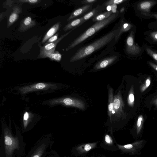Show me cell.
<instances>
[{"instance_id":"obj_1","label":"cell","mask_w":157,"mask_h":157,"mask_svg":"<svg viewBox=\"0 0 157 157\" xmlns=\"http://www.w3.org/2000/svg\"><path fill=\"white\" fill-rule=\"evenodd\" d=\"M25 144L20 133L13 136L10 130L5 128L0 139V157H23Z\"/></svg>"},{"instance_id":"obj_2","label":"cell","mask_w":157,"mask_h":157,"mask_svg":"<svg viewBox=\"0 0 157 157\" xmlns=\"http://www.w3.org/2000/svg\"><path fill=\"white\" fill-rule=\"evenodd\" d=\"M119 31V29L113 30L92 43L80 48L71 57L70 62L82 59L105 46L115 37Z\"/></svg>"},{"instance_id":"obj_3","label":"cell","mask_w":157,"mask_h":157,"mask_svg":"<svg viewBox=\"0 0 157 157\" xmlns=\"http://www.w3.org/2000/svg\"><path fill=\"white\" fill-rule=\"evenodd\" d=\"M118 14L119 12L117 11L116 13L112 14L108 18L96 22L72 42L66 48V51H67L75 47L89 37L93 35L97 31L111 23L117 18Z\"/></svg>"},{"instance_id":"obj_4","label":"cell","mask_w":157,"mask_h":157,"mask_svg":"<svg viewBox=\"0 0 157 157\" xmlns=\"http://www.w3.org/2000/svg\"><path fill=\"white\" fill-rule=\"evenodd\" d=\"M53 142L51 135L41 138L25 157H44L52 150Z\"/></svg>"},{"instance_id":"obj_5","label":"cell","mask_w":157,"mask_h":157,"mask_svg":"<svg viewBox=\"0 0 157 157\" xmlns=\"http://www.w3.org/2000/svg\"><path fill=\"white\" fill-rule=\"evenodd\" d=\"M76 28H74L67 33L62 35L57 40L54 42L47 44H44L43 46L39 45L40 53L38 56V57L40 58L47 57L48 55L55 51L58 44Z\"/></svg>"},{"instance_id":"obj_6","label":"cell","mask_w":157,"mask_h":157,"mask_svg":"<svg viewBox=\"0 0 157 157\" xmlns=\"http://www.w3.org/2000/svg\"><path fill=\"white\" fill-rule=\"evenodd\" d=\"M51 105L61 104L66 106H72L84 110L85 104L82 101L70 98H64L52 100L50 101Z\"/></svg>"},{"instance_id":"obj_7","label":"cell","mask_w":157,"mask_h":157,"mask_svg":"<svg viewBox=\"0 0 157 157\" xmlns=\"http://www.w3.org/2000/svg\"><path fill=\"white\" fill-rule=\"evenodd\" d=\"M145 140H139L132 144L121 145H117L119 148L123 152L132 155L137 154L144 147Z\"/></svg>"},{"instance_id":"obj_8","label":"cell","mask_w":157,"mask_h":157,"mask_svg":"<svg viewBox=\"0 0 157 157\" xmlns=\"http://www.w3.org/2000/svg\"><path fill=\"white\" fill-rule=\"evenodd\" d=\"M134 32L131 30L126 39V50L128 54L136 55L140 54L142 50L141 48L136 44L134 39Z\"/></svg>"},{"instance_id":"obj_9","label":"cell","mask_w":157,"mask_h":157,"mask_svg":"<svg viewBox=\"0 0 157 157\" xmlns=\"http://www.w3.org/2000/svg\"><path fill=\"white\" fill-rule=\"evenodd\" d=\"M113 99V111L112 113L115 116L120 117L123 114L124 109V104L120 91L114 96Z\"/></svg>"},{"instance_id":"obj_10","label":"cell","mask_w":157,"mask_h":157,"mask_svg":"<svg viewBox=\"0 0 157 157\" xmlns=\"http://www.w3.org/2000/svg\"><path fill=\"white\" fill-rule=\"evenodd\" d=\"M157 3V1L146 0L140 2H139L136 6L137 10L141 14L145 16L150 14L151 9Z\"/></svg>"},{"instance_id":"obj_11","label":"cell","mask_w":157,"mask_h":157,"mask_svg":"<svg viewBox=\"0 0 157 157\" xmlns=\"http://www.w3.org/2000/svg\"><path fill=\"white\" fill-rule=\"evenodd\" d=\"M52 86V84L40 82L21 88L19 90L22 94H25L34 91L46 89Z\"/></svg>"},{"instance_id":"obj_12","label":"cell","mask_w":157,"mask_h":157,"mask_svg":"<svg viewBox=\"0 0 157 157\" xmlns=\"http://www.w3.org/2000/svg\"><path fill=\"white\" fill-rule=\"evenodd\" d=\"M36 24L35 21L30 17H27L20 22L18 30L20 32H24L31 29Z\"/></svg>"},{"instance_id":"obj_13","label":"cell","mask_w":157,"mask_h":157,"mask_svg":"<svg viewBox=\"0 0 157 157\" xmlns=\"http://www.w3.org/2000/svg\"><path fill=\"white\" fill-rule=\"evenodd\" d=\"M93 5V3L85 5L76 10L71 14L67 19V21H70L86 12L91 9Z\"/></svg>"},{"instance_id":"obj_14","label":"cell","mask_w":157,"mask_h":157,"mask_svg":"<svg viewBox=\"0 0 157 157\" xmlns=\"http://www.w3.org/2000/svg\"><path fill=\"white\" fill-rule=\"evenodd\" d=\"M117 57V56L114 55L105 58L98 63L95 65L94 69L98 70L104 68L113 63Z\"/></svg>"},{"instance_id":"obj_15","label":"cell","mask_w":157,"mask_h":157,"mask_svg":"<svg viewBox=\"0 0 157 157\" xmlns=\"http://www.w3.org/2000/svg\"><path fill=\"white\" fill-rule=\"evenodd\" d=\"M105 6L103 5H98L82 17L83 23L92 17L101 14L105 8Z\"/></svg>"},{"instance_id":"obj_16","label":"cell","mask_w":157,"mask_h":157,"mask_svg":"<svg viewBox=\"0 0 157 157\" xmlns=\"http://www.w3.org/2000/svg\"><path fill=\"white\" fill-rule=\"evenodd\" d=\"M21 12V10L19 7L16 6L13 8L12 12L8 19L7 23L8 28L10 27L16 21Z\"/></svg>"},{"instance_id":"obj_17","label":"cell","mask_w":157,"mask_h":157,"mask_svg":"<svg viewBox=\"0 0 157 157\" xmlns=\"http://www.w3.org/2000/svg\"><path fill=\"white\" fill-rule=\"evenodd\" d=\"M61 23L59 21L53 25L47 32L44 36L42 41V43L47 41L59 29Z\"/></svg>"},{"instance_id":"obj_18","label":"cell","mask_w":157,"mask_h":157,"mask_svg":"<svg viewBox=\"0 0 157 157\" xmlns=\"http://www.w3.org/2000/svg\"><path fill=\"white\" fill-rule=\"evenodd\" d=\"M133 26L132 24L129 23L125 22L123 21H121L120 25L119 28V32L114 38L115 41H117L123 33L129 30Z\"/></svg>"},{"instance_id":"obj_19","label":"cell","mask_w":157,"mask_h":157,"mask_svg":"<svg viewBox=\"0 0 157 157\" xmlns=\"http://www.w3.org/2000/svg\"><path fill=\"white\" fill-rule=\"evenodd\" d=\"M83 20L82 17L73 20L64 27L63 29V30L66 32L70 29L71 30L74 28H77L83 23Z\"/></svg>"},{"instance_id":"obj_20","label":"cell","mask_w":157,"mask_h":157,"mask_svg":"<svg viewBox=\"0 0 157 157\" xmlns=\"http://www.w3.org/2000/svg\"><path fill=\"white\" fill-rule=\"evenodd\" d=\"M113 89L110 88L108 92V113L110 120L112 119V113L113 111Z\"/></svg>"},{"instance_id":"obj_21","label":"cell","mask_w":157,"mask_h":157,"mask_svg":"<svg viewBox=\"0 0 157 157\" xmlns=\"http://www.w3.org/2000/svg\"><path fill=\"white\" fill-rule=\"evenodd\" d=\"M97 143H90L81 145L77 147L78 151L81 153H84L89 151L94 148L96 145Z\"/></svg>"},{"instance_id":"obj_22","label":"cell","mask_w":157,"mask_h":157,"mask_svg":"<svg viewBox=\"0 0 157 157\" xmlns=\"http://www.w3.org/2000/svg\"><path fill=\"white\" fill-rule=\"evenodd\" d=\"M112 12L111 11H107L95 16L92 19L93 21H98L109 17L112 14Z\"/></svg>"},{"instance_id":"obj_23","label":"cell","mask_w":157,"mask_h":157,"mask_svg":"<svg viewBox=\"0 0 157 157\" xmlns=\"http://www.w3.org/2000/svg\"><path fill=\"white\" fill-rule=\"evenodd\" d=\"M145 50L147 53L157 63V50H154L146 45H144Z\"/></svg>"},{"instance_id":"obj_24","label":"cell","mask_w":157,"mask_h":157,"mask_svg":"<svg viewBox=\"0 0 157 157\" xmlns=\"http://www.w3.org/2000/svg\"><path fill=\"white\" fill-rule=\"evenodd\" d=\"M134 86L133 85H132L129 92L127 98V102L130 106L133 107L134 105Z\"/></svg>"},{"instance_id":"obj_25","label":"cell","mask_w":157,"mask_h":157,"mask_svg":"<svg viewBox=\"0 0 157 157\" xmlns=\"http://www.w3.org/2000/svg\"><path fill=\"white\" fill-rule=\"evenodd\" d=\"M144 119L142 115H140L138 118L136 125V133L137 135L140 133L142 129Z\"/></svg>"},{"instance_id":"obj_26","label":"cell","mask_w":157,"mask_h":157,"mask_svg":"<svg viewBox=\"0 0 157 157\" xmlns=\"http://www.w3.org/2000/svg\"><path fill=\"white\" fill-rule=\"evenodd\" d=\"M146 35L147 39L150 42L157 44V31H147Z\"/></svg>"},{"instance_id":"obj_27","label":"cell","mask_w":157,"mask_h":157,"mask_svg":"<svg viewBox=\"0 0 157 157\" xmlns=\"http://www.w3.org/2000/svg\"><path fill=\"white\" fill-rule=\"evenodd\" d=\"M47 57L52 60L59 62L61 60L62 55L58 51H55L48 55Z\"/></svg>"},{"instance_id":"obj_28","label":"cell","mask_w":157,"mask_h":157,"mask_svg":"<svg viewBox=\"0 0 157 157\" xmlns=\"http://www.w3.org/2000/svg\"><path fill=\"white\" fill-rule=\"evenodd\" d=\"M151 82V78L150 77H148L144 82L140 86V90L141 92L145 91L149 86Z\"/></svg>"},{"instance_id":"obj_29","label":"cell","mask_w":157,"mask_h":157,"mask_svg":"<svg viewBox=\"0 0 157 157\" xmlns=\"http://www.w3.org/2000/svg\"><path fill=\"white\" fill-rule=\"evenodd\" d=\"M126 0H109L106 1L102 4L105 7L112 5H117L126 1Z\"/></svg>"},{"instance_id":"obj_30","label":"cell","mask_w":157,"mask_h":157,"mask_svg":"<svg viewBox=\"0 0 157 157\" xmlns=\"http://www.w3.org/2000/svg\"><path fill=\"white\" fill-rule=\"evenodd\" d=\"M30 118V114L29 113L27 112H25L24 115L23 116V126L24 130H25L27 128L29 121Z\"/></svg>"},{"instance_id":"obj_31","label":"cell","mask_w":157,"mask_h":157,"mask_svg":"<svg viewBox=\"0 0 157 157\" xmlns=\"http://www.w3.org/2000/svg\"><path fill=\"white\" fill-rule=\"evenodd\" d=\"M117 5H109L106 7L107 11H111L114 14L116 13L117 11Z\"/></svg>"},{"instance_id":"obj_32","label":"cell","mask_w":157,"mask_h":157,"mask_svg":"<svg viewBox=\"0 0 157 157\" xmlns=\"http://www.w3.org/2000/svg\"><path fill=\"white\" fill-rule=\"evenodd\" d=\"M58 33H57L54 35L52 36L46 42L45 44H47L51 43L54 42L57 40L58 39Z\"/></svg>"},{"instance_id":"obj_33","label":"cell","mask_w":157,"mask_h":157,"mask_svg":"<svg viewBox=\"0 0 157 157\" xmlns=\"http://www.w3.org/2000/svg\"><path fill=\"white\" fill-rule=\"evenodd\" d=\"M44 157H59L58 153L52 150Z\"/></svg>"},{"instance_id":"obj_34","label":"cell","mask_w":157,"mask_h":157,"mask_svg":"<svg viewBox=\"0 0 157 157\" xmlns=\"http://www.w3.org/2000/svg\"><path fill=\"white\" fill-rule=\"evenodd\" d=\"M105 141L108 144L111 145L113 143L111 137L108 135L107 134L105 136Z\"/></svg>"},{"instance_id":"obj_35","label":"cell","mask_w":157,"mask_h":157,"mask_svg":"<svg viewBox=\"0 0 157 157\" xmlns=\"http://www.w3.org/2000/svg\"><path fill=\"white\" fill-rule=\"evenodd\" d=\"M41 0H21L19 1L24 3H27L31 4H34L40 2Z\"/></svg>"},{"instance_id":"obj_36","label":"cell","mask_w":157,"mask_h":157,"mask_svg":"<svg viewBox=\"0 0 157 157\" xmlns=\"http://www.w3.org/2000/svg\"><path fill=\"white\" fill-rule=\"evenodd\" d=\"M97 1L96 0H86L82 1V3L83 4L87 5L94 3Z\"/></svg>"},{"instance_id":"obj_37","label":"cell","mask_w":157,"mask_h":157,"mask_svg":"<svg viewBox=\"0 0 157 157\" xmlns=\"http://www.w3.org/2000/svg\"><path fill=\"white\" fill-rule=\"evenodd\" d=\"M148 64L155 71H157V64H156L151 62H148Z\"/></svg>"},{"instance_id":"obj_38","label":"cell","mask_w":157,"mask_h":157,"mask_svg":"<svg viewBox=\"0 0 157 157\" xmlns=\"http://www.w3.org/2000/svg\"><path fill=\"white\" fill-rule=\"evenodd\" d=\"M150 103L154 105L157 108V96L152 99Z\"/></svg>"},{"instance_id":"obj_39","label":"cell","mask_w":157,"mask_h":157,"mask_svg":"<svg viewBox=\"0 0 157 157\" xmlns=\"http://www.w3.org/2000/svg\"><path fill=\"white\" fill-rule=\"evenodd\" d=\"M147 17H154L157 20V13H154L152 14L150 13L147 16ZM155 26H157V21L155 23Z\"/></svg>"},{"instance_id":"obj_40","label":"cell","mask_w":157,"mask_h":157,"mask_svg":"<svg viewBox=\"0 0 157 157\" xmlns=\"http://www.w3.org/2000/svg\"><path fill=\"white\" fill-rule=\"evenodd\" d=\"M124 10V8L122 7L120 10V12L123 13Z\"/></svg>"}]
</instances>
